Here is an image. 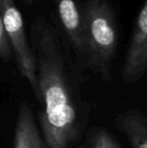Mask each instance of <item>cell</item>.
Here are the masks:
<instances>
[{
	"label": "cell",
	"mask_w": 147,
	"mask_h": 148,
	"mask_svg": "<svg viewBox=\"0 0 147 148\" xmlns=\"http://www.w3.org/2000/svg\"><path fill=\"white\" fill-rule=\"evenodd\" d=\"M31 47L36 60L40 132L47 148H73L83 137L87 115L68 68L57 28L43 17L34 23Z\"/></svg>",
	"instance_id": "6da1fadb"
},
{
	"label": "cell",
	"mask_w": 147,
	"mask_h": 148,
	"mask_svg": "<svg viewBox=\"0 0 147 148\" xmlns=\"http://www.w3.org/2000/svg\"><path fill=\"white\" fill-rule=\"evenodd\" d=\"M82 13L87 49L85 66L110 82L118 47L114 11L107 0H86Z\"/></svg>",
	"instance_id": "7a4b0ae2"
},
{
	"label": "cell",
	"mask_w": 147,
	"mask_h": 148,
	"mask_svg": "<svg viewBox=\"0 0 147 148\" xmlns=\"http://www.w3.org/2000/svg\"><path fill=\"white\" fill-rule=\"evenodd\" d=\"M0 13L20 75L27 80L36 97L38 92L36 60L27 40L21 13L13 0H0Z\"/></svg>",
	"instance_id": "3957f363"
},
{
	"label": "cell",
	"mask_w": 147,
	"mask_h": 148,
	"mask_svg": "<svg viewBox=\"0 0 147 148\" xmlns=\"http://www.w3.org/2000/svg\"><path fill=\"white\" fill-rule=\"evenodd\" d=\"M147 72V0L135 22L131 40L122 69L125 83H135Z\"/></svg>",
	"instance_id": "277c9868"
},
{
	"label": "cell",
	"mask_w": 147,
	"mask_h": 148,
	"mask_svg": "<svg viewBox=\"0 0 147 148\" xmlns=\"http://www.w3.org/2000/svg\"><path fill=\"white\" fill-rule=\"evenodd\" d=\"M57 4L59 17L69 38L77 62L82 66L86 64L87 49L85 38L83 13L75 0H53Z\"/></svg>",
	"instance_id": "5b68a950"
},
{
	"label": "cell",
	"mask_w": 147,
	"mask_h": 148,
	"mask_svg": "<svg viewBox=\"0 0 147 148\" xmlns=\"http://www.w3.org/2000/svg\"><path fill=\"white\" fill-rule=\"evenodd\" d=\"M13 148H47L31 107L21 102L14 127Z\"/></svg>",
	"instance_id": "8992f818"
},
{
	"label": "cell",
	"mask_w": 147,
	"mask_h": 148,
	"mask_svg": "<svg viewBox=\"0 0 147 148\" xmlns=\"http://www.w3.org/2000/svg\"><path fill=\"white\" fill-rule=\"evenodd\" d=\"M115 124L132 148H147V114L129 110L119 114Z\"/></svg>",
	"instance_id": "52a82bcc"
},
{
	"label": "cell",
	"mask_w": 147,
	"mask_h": 148,
	"mask_svg": "<svg viewBox=\"0 0 147 148\" xmlns=\"http://www.w3.org/2000/svg\"><path fill=\"white\" fill-rule=\"evenodd\" d=\"M83 148H121V146L107 129L94 127L89 132Z\"/></svg>",
	"instance_id": "ba28073f"
},
{
	"label": "cell",
	"mask_w": 147,
	"mask_h": 148,
	"mask_svg": "<svg viewBox=\"0 0 147 148\" xmlns=\"http://www.w3.org/2000/svg\"><path fill=\"white\" fill-rule=\"evenodd\" d=\"M12 58H14L13 51H12L8 35L5 31V28H4L1 13H0V59L9 60Z\"/></svg>",
	"instance_id": "9c48e42d"
},
{
	"label": "cell",
	"mask_w": 147,
	"mask_h": 148,
	"mask_svg": "<svg viewBox=\"0 0 147 148\" xmlns=\"http://www.w3.org/2000/svg\"><path fill=\"white\" fill-rule=\"evenodd\" d=\"M24 3L26 4V5H32L34 3H36L37 0H23Z\"/></svg>",
	"instance_id": "30bf717a"
}]
</instances>
